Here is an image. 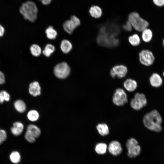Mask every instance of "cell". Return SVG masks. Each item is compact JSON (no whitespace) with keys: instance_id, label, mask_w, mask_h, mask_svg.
<instances>
[{"instance_id":"d590c367","label":"cell","mask_w":164,"mask_h":164,"mask_svg":"<svg viewBox=\"0 0 164 164\" xmlns=\"http://www.w3.org/2000/svg\"><path fill=\"white\" fill-rule=\"evenodd\" d=\"M5 32V29L3 26L0 24V37H2Z\"/></svg>"},{"instance_id":"2e32d148","label":"cell","mask_w":164,"mask_h":164,"mask_svg":"<svg viewBox=\"0 0 164 164\" xmlns=\"http://www.w3.org/2000/svg\"><path fill=\"white\" fill-rule=\"evenodd\" d=\"M127 150V155L131 158L137 157L139 155L141 151L140 146L138 144L132 146Z\"/></svg>"},{"instance_id":"836d02e7","label":"cell","mask_w":164,"mask_h":164,"mask_svg":"<svg viewBox=\"0 0 164 164\" xmlns=\"http://www.w3.org/2000/svg\"><path fill=\"white\" fill-rule=\"evenodd\" d=\"M154 4L157 6L162 7L164 5V0H152Z\"/></svg>"},{"instance_id":"5b68a950","label":"cell","mask_w":164,"mask_h":164,"mask_svg":"<svg viewBox=\"0 0 164 164\" xmlns=\"http://www.w3.org/2000/svg\"><path fill=\"white\" fill-rule=\"evenodd\" d=\"M70 69L67 63L63 62L57 64L54 69L55 76L60 79L66 78L70 74Z\"/></svg>"},{"instance_id":"9c48e42d","label":"cell","mask_w":164,"mask_h":164,"mask_svg":"<svg viewBox=\"0 0 164 164\" xmlns=\"http://www.w3.org/2000/svg\"><path fill=\"white\" fill-rule=\"evenodd\" d=\"M128 72L126 67L123 65H117L113 67L110 70V74L111 77L114 78L117 76L118 78L125 77Z\"/></svg>"},{"instance_id":"83f0119b","label":"cell","mask_w":164,"mask_h":164,"mask_svg":"<svg viewBox=\"0 0 164 164\" xmlns=\"http://www.w3.org/2000/svg\"><path fill=\"white\" fill-rule=\"evenodd\" d=\"M39 117L38 112L34 110L29 111L27 114V117L28 119L32 121H37L39 118Z\"/></svg>"},{"instance_id":"ab89813d","label":"cell","mask_w":164,"mask_h":164,"mask_svg":"<svg viewBox=\"0 0 164 164\" xmlns=\"http://www.w3.org/2000/svg\"><path fill=\"white\" fill-rule=\"evenodd\" d=\"M163 76L164 77V72H163Z\"/></svg>"},{"instance_id":"e575fe53","label":"cell","mask_w":164,"mask_h":164,"mask_svg":"<svg viewBox=\"0 0 164 164\" xmlns=\"http://www.w3.org/2000/svg\"><path fill=\"white\" fill-rule=\"evenodd\" d=\"M5 82V77L4 73L0 70V84H3Z\"/></svg>"},{"instance_id":"f546056e","label":"cell","mask_w":164,"mask_h":164,"mask_svg":"<svg viewBox=\"0 0 164 164\" xmlns=\"http://www.w3.org/2000/svg\"><path fill=\"white\" fill-rule=\"evenodd\" d=\"M0 97L4 101L8 102L10 100V94L5 90H2L0 91Z\"/></svg>"},{"instance_id":"f1b7e54d","label":"cell","mask_w":164,"mask_h":164,"mask_svg":"<svg viewBox=\"0 0 164 164\" xmlns=\"http://www.w3.org/2000/svg\"><path fill=\"white\" fill-rule=\"evenodd\" d=\"M138 145L137 140L134 138H131L128 139L126 143V147L127 149L135 145Z\"/></svg>"},{"instance_id":"52a82bcc","label":"cell","mask_w":164,"mask_h":164,"mask_svg":"<svg viewBox=\"0 0 164 164\" xmlns=\"http://www.w3.org/2000/svg\"><path fill=\"white\" fill-rule=\"evenodd\" d=\"M139 59L140 63L143 65L149 66L152 65L155 60V57L152 51L148 50H142L139 53Z\"/></svg>"},{"instance_id":"d6986e66","label":"cell","mask_w":164,"mask_h":164,"mask_svg":"<svg viewBox=\"0 0 164 164\" xmlns=\"http://www.w3.org/2000/svg\"><path fill=\"white\" fill-rule=\"evenodd\" d=\"M27 131L30 133L36 138L38 137L40 135V130L37 126L30 124L28 125L27 128Z\"/></svg>"},{"instance_id":"4316f807","label":"cell","mask_w":164,"mask_h":164,"mask_svg":"<svg viewBox=\"0 0 164 164\" xmlns=\"http://www.w3.org/2000/svg\"><path fill=\"white\" fill-rule=\"evenodd\" d=\"M55 50L54 46L50 44H47L43 51V54L46 57L50 56Z\"/></svg>"},{"instance_id":"4fadbf2b","label":"cell","mask_w":164,"mask_h":164,"mask_svg":"<svg viewBox=\"0 0 164 164\" xmlns=\"http://www.w3.org/2000/svg\"><path fill=\"white\" fill-rule=\"evenodd\" d=\"M150 84L153 87H158L160 86L162 84V80L161 77L158 73H153L149 78Z\"/></svg>"},{"instance_id":"44dd1931","label":"cell","mask_w":164,"mask_h":164,"mask_svg":"<svg viewBox=\"0 0 164 164\" xmlns=\"http://www.w3.org/2000/svg\"><path fill=\"white\" fill-rule=\"evenodd\" d=\"M142 32V40L146 43L150 41L153 36L152 31L150 29L147 28Z\"/></svg>"},{"instance_id":"cb8c5ba5","label":"cell","mask_w":164,"mask_h":164,"mask_svg":"<svg viewBox=\"0 0 164 164\" xmlns=\"http://www.w3.org/2000/svg\"><path fill=\"white\" fill-rule=\"evenodd\" d=\"M107 149V146L105 143H99L95 146V150L97 154H103L106 152Z\"/></svg>"},{"instance_id":"7402d4cb","label":"cell","mask_w":164,"mask_h":164,"mask_svg":"<svg viewBox=\"0 0 164 164\" xmlns=\"http://www.w3.org/2000/svg\"><path fill=\"white\" fill-rule=\"evenodd\" d=\"M9 158L12 163L17 164L20 162L21 156L20 153L18 152L13 151L10 153Z\"/></svg>"},{"instance_id":"5bb4252c","label":"cell","mask_w":164,"mask_h":164,"mask_svg":"<svg viewBox=\"0 0 164 164\" xmlns=\"http://www.w3.org/2000/svg\"><path fill=\"white\" fill-rule=\"evenodd\" d=\"M88 12L92 17L96 19L100 18L102 14L101 8L96 5L91 6L89 9Z\"/></svg>"},{"instance_id":"30bf717a","label":"cell","mask_w":164,"mask_h":164,"mask_svg":"<svg viewBox=\"0 0 164 164\" xmlns=\"http://www.w3.org/2000/svg\"><path fill=\"white\" fill-rule=\"evenodd\" d=\"M108 150L111 154L117 156L121 154L122 149L120 143L117 141L114 140L112 141L109 144Z\"/></svg>"},{"instance_id":"60d3db41","label":"cell","mask_w":164,"mask_h":164,"mask_svg":"<svg viewBox=\"0 0 164 164\" xmlns=\"http://www.w3.org/2000/svg\"></svg>"},{"instance_id":"d4e9b609","label":"cell","mask_w":164,"mask_h":164,"mask_svg":"<svg viewBox=\"0 0 164 164\" xmlns=\"http://www.w3.org/2000/svg\"><path fill=\"white\" fill-rule=\"evenodd\" d=\"M45 33L47 38L50 39H55L57 35L56 31L51 26H49L46 29Z\"/></svg>"},{"instance_id":"d6a6232c","label":"cell","mask_w":164,"mask_h":164,"mask_svg":"<svg viewBox=\"0 0 164 164\" xmlns=\"http://www.w3.org/2000/svg\"><path fill=\"white\" fill-rule=\"evenodd\" d=\"M132 27L130 22L128 21L122 26V28L128 32L132 31Z\"/></svg>"},{"instance_id":"4dcf8cb0","label":"cell","mask_w":164,"mask_h":164,"mask_svg":"<svg viewBox=\"0 0 164 164\" xmlns=\"http://www.w3.org/2000/svg\"><path fill=\"white\" fill-rule=\"evenodd\" d=\"M25 138L29 142L33 143L36 141V138L29 132L27 131L25 134Z\"/></svg>"},{"instance_id":"484cf974","label":"cell","mask_w":164,"mask_h":164,"mask_svg":"<svg viewBox=\"0 0 164 164\" xmlns=\"http://www.w3.org/2000/svg\"><path fill=\"white\" fill-rule=\"evenodd\" d=\"M30 51L32 54L35 56H38L41 53V49L38 45L33 44L30 48Z\"/></svg>"},{"instance_id":"6da1fadb","label":"cell","mask_w":164,"mask_h":164,"mask_svg":"<svg viewBox=\"0 0 164 164\" xmlns=\"http://www.w3.org/2000/svg\"><path fill=\"white\" fill-rule=\"evenodd\" d=\"M143 121L145 126L149 130L156 132L162 130V118L156 110L146 113L143 117Z\"/></svg>"},{"instance_id":"8d00e7d4","label":"cell","mask_w":164,"mask_h":164,"mask_svg":"<svg viewBox=\"0 0 164 164\" xmlns=\"http://www.w3.org/2000/svg\"><path fill=\"white\" fill-rule=\"evenodd\" d=\"M41 2L44 5H47L50 4L52 0H38Z\"/></svg>"},{"instance_id":"1f68e13d","label":"cell","mask_w":164,"mask_h":164,"mask_svg":"<svg viewBox=\"0 0 164 164\" xmlns=\"http://www.w3.org/2000/svg\"><path fill=\"white\" fill-rule=\"evenodd\" d=\"M7 138V133L4 129H0V145L4 142Z\"/></svg>"},{"instance_id":"3957f363","label":"cell","mask_w":164,"mask_h":164,"mask_svg":"<svg viewBox=\"0 0 164 164\" xmlns=\"http://www.w3.org/2000/svg\"><path fill=\"white\" fill-rule=\"evenodd\" d=\"M128 19L132 28L138 32H142L149 25L148 22L141 17L136 12L131 13L128 16Z\"/></svg>"},{"instance_id":"74e56055","label":"cell","mask_w":164,"mask_h":164,"mask_svg":"<svg viewBox=\"0 0 164 164\" xmlns=\"http://www.w3.org/2000/svg\"><path fill=\"white\" fill-rule=\"evenodd\" d=\"M4 101L0 97V104H2Z\"/></svg>"},{"instance_id":"e0dca14e","label":"cell","mask_w":164,"mask_h":164,"mask_svg":"<svg viewBox=\"0 0 164 164\" xmlns=\"http://www.w3.org/2000/svg\"><path fill=\"white\" fill-rule=\"evenodd\" d=\"M96 128L99 133L101 136L107 135L109 133L108 127L105 123L98 124L96 126Z\"/></svg>"},{"instance_id":"f35d334b","label":"cell","mask_w":164,"mask_h":164,"mask_svg":"<svg viewBox=\"0 0 164 164\" xmlns=\"http://www.w3.org/2000/svg\"><path fill=\"white\" fill-rule=\"evenodd\" d=\"M163 46H164V38H163Z\"/></svg>"},{"instance_id":"ba28073f","label":"cell","mask_w":164,"mask_h":164,"mask_svg":"<svg viewBox=\"0 0 164 164\" xmlns=\"http://www.w3.org/2000/svg\"><path fill=\"white\" fill-rule=\"evenodd\" d=\"M80 24V19L76 16H71L69 19L65 20L63 24L64 29L67 33L70 34L74 29Z\"/></svg>"},{"instance_id":"277c9868","label":"cell","mask_w":164,"mask_h":164,"mask_svg":"<svg viewBox=\"0 0 164 164\" xmlns=\"http://www.w3.org/2000/svg\"><path fill=\"white\" fill-rule=\"evenodd\" d=\"M130 104L133 109L139 110L146 105L147 100L144 94L137 92L135 94L134 98L131 100Z\"/></svg>"},{"instance_id":"ac0fdd59","label":"cell","mask_w":164,"mask_h":164,"mask_svg":"<svg viewBox=\"0 0 164 164\" xmlns=\"http://www.w3.org/2000/svg\"><path fill=\"white\" fill-rule=\"evenodd\" d=\"M15 109L19 112L22 113L25 111L26 105L22 100L18 99L15 101L14 103Z\"/></svg>"},{"instance_id":"8992f818","label":"cell","mask_w":164,"mask_h":164,"mask_svg":"<svg viewBox=\"0 0 164 164\" xmlns=\"http://www.w3.org/2000/svg\"><path fill=\"white\" fill-rule=\"evenodd\" d=\"M113 103L118 106H121L128 102L127 94L124 90L121 88L116 89L112 97Z\"/></svg>"},{"instance_id":"7a4b0ae2","label":"cell","mask_w":164,"mask_h":164,"mask_svg":"<svg viewBox=\"0 0 164 164\" xmlns=\"http://www.w3.org/2000/svg\"><path fill=\"white\" fill-rule=\"evenodd\" d=\"M19 12L24 19L34 22L37 18L38 9L36 3L29 0L23 2L19 8Z\"/></svg>"},{"instance_id":"9a60e30c","label":"cell","mask_w":164,"mask_h":164,"mask_svg":"<svg viewBox=\"0 0 164 164\" xmlns=\"http://www.w3.org/2000/svg\"><path fill=\"white\" fill-rule=\"evenodd\" d=\"M124 88L128 91L132 92L134 91L137 87L136 81L132 79H127L123 83Z\"/></svg>"},{"instance_id":"7c38bea8","label":"cell","mask_w":164,"mask_h":164,"mask_svg":"<svg viewBox=\"0 0 164 164\" xmlns=\"http://www.w3.org/2000/svg\"><path fill=\"white\" fill-rule=\"evenodd\" d=\"M24 128V125L22 122L16 121L13 124V126L11 128V131L14 135L19 136L22 133Z\"/></svg>"},{"instance_id":"8fae6325","label":"cell","mask_w":164,"mask_h":164,"mask_svg":"<svg viewBox=\"0 0 164 164\" xmlns=\"http://www.w3.org/2000/svg\"><path fill=\"white\" fill-rule=\"evenodd\" d=\"M41 87L39 83L37 81H34L31 83L29 85V91L32 95L36 97L41 94Z\"/></svg>"},{"instance_id":"ffe728a7","label":"cell","mask_w":164,"mask_h":164,"mask_svg":"<svg viewBox=\"0 0 164 164\" xmlns=\"http://www.w3.org/2000/svg\"><path fill=\"white\" fill-rule=\"evenodd\" d=\"M60 47L63 53H67L71 50L72 46L71 43L69 40L64 39L61 41Z\"/></svg>"},{"instance_id":"603a6c76","label":"cell","mask_w":164,"mask_h":164,"mask_svg":"<svg viewBox=\"0 0 164 164\" xmlns=\"http://www.w3.org/2000/svg\"><path fill=\"white\" fill-rule=\"evenodd\" d=\"M128 40L132 45L135 46L139 45L141 43L140 38L136 34L129 36L128 38Z\"/></svg>"}]
</instances>
